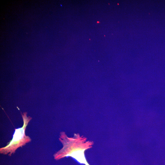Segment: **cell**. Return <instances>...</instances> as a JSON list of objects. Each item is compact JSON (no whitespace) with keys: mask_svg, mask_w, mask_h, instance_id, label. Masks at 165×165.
<instances>
[{"mask_svg":"<svg viewBox=\"0 0 165 165\" xmlns=\"http://www.w3.org/2000/svg\"><path fill=\"white\" fill-rule=\"evenodd\" d=\"M23 118L24 124L20 128L16 129L12 140L5 147L0 149V152L3 154H7L11 156L14 153L16 150L20 147L24 145L31 141V138L25 134L26 128L32 118L30 116L27 117V112H25L23 114L20 112Z\"/></svg>","mask_w":165,"mask_h":165,"instance_id":"cell-1","label":"cell"}]
</instances>
